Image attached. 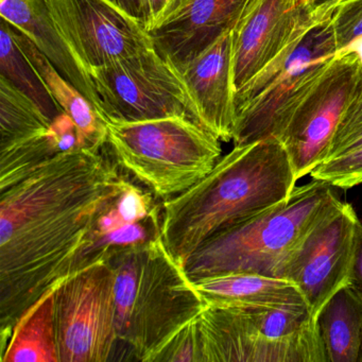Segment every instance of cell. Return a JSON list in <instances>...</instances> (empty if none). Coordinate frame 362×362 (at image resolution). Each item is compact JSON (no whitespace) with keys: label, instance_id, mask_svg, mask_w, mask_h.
Returning <instances> with one entry per match:
<instances>
[{"label":"cell","instance_id":"1","mask_svg":"<svg viewBox=\"0 0 362 362\" xmlns=\"http://www.w3.org/2000/svg\"><path fill=\"white\" fill-rule=\"evenodd\" d=\"M103 150L63 152L0 192L1 346L21 315L75 271L95 222L126 187Z\"/></svg>","mask_w":362,"mask_h":362},{"label":"cell","instance_id":"2","mask_svg":"<svg viewBox=\"0 0 362 362\" xmlns=\"http://www.w3.org/2000/svg\"><path fill=\"white\" fill-rule=\"evenodd\" d=\"M296 182L276 137L234 146L201 181L163 202V243L185 267L211 237L289 199Z\"/></svg>","mask_w":362,"mask_h":362},{"label":"cell","instance_id":"3","mask_svg":"<svg viewBox=\"0 0 362 362\" xmlns=\"http://www.w3.org/2000/svg\"><path fill=\"white\" fill-rule=\"evenodd\" d=\"M114 272L118 342L134 359L151 358L206 307L162 237L105 255Z\"/></svg>","mask_w":362,"mask_h":362},{"label":"cell","instance_id":"4","mask_svg":"<svg viewBox=\"0 0 362 362\" xmlns=\"http://www.w3.org/2000/svg\"><path fill=\"white\" fill-rule=\"evenodd\" d=\"M337 187L313 179L287 200L205 241L185 264L192 281L230 272L283 279L309 235L342 203Z\"/></svg>","mask_w":362,"mask_h":362},{"label":"cell","instance_id":"5","mask_svg":"<svg viewBox=\"0 0 362 362\" xmlns=\"http://www.w3.org/2000/svg\"><path fill=\"white\" fill-rule=\"evenodd\" d=\"M105 122L116 164L163 202L198 183L221 158V139L184 116Z\"/></svg>","mask_w":362,"mask_h":362},{"label":"cell","instance_id":"6","mask_svg":"<svg viewBox=\"0 0 362 362\" xmlns=\"http://www.w3.org/2000/svg\"><path fill=\"white\" fill-rule=\"evenodd\" d=\"M197 320L204 362H328L306 305H206Z\"/></svg>","mask_w":362,"mask_h":362},{"label":"cell","instance_id":"7","mask_svg":"<svg viewBox=\"0 0 362 362\" xmlns=\"http://www.w3.org/2000/svg\"><path fill=\"white\" fill-rule=\"evenodd\" d=\"M332 14L294 40L237 93L234 146L279 139L338 54Z\"/></svg>","mask_w":362,"mask_h":362},{"label":"cell","instance_id":"8","mask_svg":"<svg viewBox=\"0 0 362 362\" xmlns=\"http://www.w3.org/2000/svg\"><path fill=\"white\" fill-rule=\"evenodd\" d=\"M105 122L184 116L200 122L179 69L156 48L90 69Z\"/></svg>","mask_w":362,"mask_h":362},{"label":"cell","instance_id":"9","mask_svg":"<svg viewBox=\"0 0 362 362\" xmlns=\"http://www.w3.org/2000/svg\"><path fill=\"white\" fill-rule=\"evenodd\" d=\"M114 272L105 258L67 275L56 292L60 362H105L118 342Z\"/></svg>","mask_w":362,"mask_h":362},{"label":"cell","instance_id":"10","mask_svg":"<svg viewBox=\"0 0 362 362\" xmlns=\"http://www.w3.org/2000/svg\"><path fill=\"white\" fill-rule=\"evenodd\" d=\"M362 75L358 49L337 54L313 92L298 105L279 135L296 179L310 175L326 160L337 128Z\"/></svg>","mask_w":362,"mask_h":362},{"label":"cell","instance_id":"11","mask_svg":"<svg viewBox=\"0 0 362 362\" xmlns=\"http://www.w3.org/2000/svg\"><path fill=\"white\" fill-rule=\"evenodd\" d=\"M69 49L88 71L154 47L141 21L109 0H45Z\"/></svg>","mask_w":362,"mask_h":362},{"label":"cell","instance_id":"12","mask_svg":"<svg viewBox=\"0 0 362 362\" xmlns=\"http://www.w3.org/2000/svg\"><path fill=\"white\" fill-rule=\"evenodd\" d=\"M359 222L351 204L342 201L311 232L284 270L281 277L298 286L315 321L329 298L353 284L356 228Z\"/></svg>","mask_w":362,"mask_h":362},{"label":"cell","instance_id":"13","mask_svg":"<svg viewBox=\"0 0 362 362\" xmlns=\"http://www.w3.org/2000/svg\"><path fill=\"white\" fill-rule=\"evenodd\" d=\"M332 14L311 16L304 0H249L232 30L236 94L294 40Z\"/></svg>","mask_w":362,"mask_h":362},{"label":"cell","instance_id":"14","mask_svg":"<svg viewBox=\"0 0 362 362\" xmlns=\"http://www.w3.org/2000/svg\"><path fill=\"white\" fill-rule=\"evenodd\" d=\"M249 0H171L149 30L156 52L177 69L235 27Z\"/></svg>","mask_w":362,"mask_h":362},{"label":"cell","instance_id":"15","mask_svg":"<svg viewBox=\"0 0 362 362\" xmlns=\"http://www.w3.org/2000/svg\"><path fill=\"white\" fill-rule=\"evenodd\" d=\"M232 30L177 69L198 109L201 124L224 143L233 141L237 118Z\"/></svg>","mask_w":362,"mask_h":362},{"label":"cell","instance_id":"16","mask_svg":"<svg viewBox=\"0 0 362 362\" xmlns=\"http://www.w3.org/2000/svg\"><path fill=\"white\" fill-rule=\"evenodd\" d=\"M1 18L28 37L100 114V101L90 71L80 64L50 18L45 0H0Z\"/></svg>","mask_w":362,"mask_h":362},{"label":"cell","instance_id":"17","mask_svg":"<svg viewBox=\"0 0 362 362\" xmlns=\"http://www.w3.org/2000/svg\"><path fill=\"white\" fill-rule=\"evenodd\" d=\"M20 49L41 78L50 96L75 124L80 147L103 150L107 143V126L92 103L48 60L47 57L20 31L11 26Z\"/></svg>","mask_w":362,"mask_h":362},{"label":"cell","instance_id":"18","mask_svg":"<svg viewBox=\"0 0 362 362\" xmlns=\"http://www.w3.org/2000/svg\"><path fill=\"white\" fill-rule=\"evenodd\" d=\"M206 305L308 306L293 281L254 272H230L194 281Z\"/></svg>","mask_w":362,"mask_h":362},{"label":"cell","instance_id":"19","mask_svg":"<svg viewBox=\"0 0 362 362\" xmlns=\"http://www.w3.org/2000/svg\"><path fill=\"white\" fill-rule=\"evenodd\" d=\"M80 147L79 133L63 112L47 132L0 146V192L18 183L46 160Z\"/></svg>","mask_w":362,"mask_h":362},{"label":"cell","instance_id":"20","mask_svg":"<svg viewBox=\"0 0 362 362\" xmlns=\"http://www.w3.org/2000/svg\"><path fill=\"white\" fill-rule=\"evenodd\" d=\"M59 283L33 303L16 321L1 362H60L56 329V292Z\"/></svg>","mask_w":362,"mask_h":362},{"label":"cell","instance_id":"21","mask_svg":"<svg viewBox=\"0 0 362 362\" xmlns=\"http://www.w3.org/2000/svg\"><path fill=\"white\" fill-rule=\"evenodd\" d=\"M328 362H358L362 349V291L345 286L324 305L317 319Z\"/></svg>","mask_w":362,"mask_h":362},{"label":"cell","instance_id":"22","mask_svg":"<svg viewBox=\"0 0 362 362\" xmlns=\"http://www.w3.org/2000/svg\"><path fill=\"white\" fill-rule=\"evenodd\" d=\"M0 76L29 97L49 119L54 120L63 113L16 44L11 25L3 18L0 24Z\"/></svg>","mask_w":362,"mask_h":362},{"label":"cell","instance_id":"23","mask_svg":"<svg viewBox=\"0 0 362 362\" xmlns=\"http://www.w3.org/2000/svg\"><path fill=\"white\" fill-rule=\"evenodd\" d=\"M52 122L29 97L0 76V146L47 132Z\"/></svg>","mask_w":362,"mask_h":362},{"label":"cell","instance_id":"24","mask_svg":"<svg viewBox=\"0 0 362 362\" xmlns=\"http://www.w3.org/2000/svg\"><path fill=\"white\" fill-rule=\"evenodd\" d=\"M309 175L340 189H351L360 185L362 184V148L324 160Z\"/></svg>","mask_w":362,"mask_h":362},{"label":"cell","instance_id":"25","mask_svg":"<svg viewBox=\"0 0 362 362\" xmlns=\"http://www.w3.org/2000/svg\"><path fill=\"white\" fill-rule=\"evenodd\" d=\"M197 317L177 332L151 358L150 362H204L202 340Z\"/></svg>","mask_w":362,"mask_h":362},{"label":"cell","instance_id":"26","mask_svg":"<svg viewBox=\"0 0 362 362\" xmlns=\"http://www.w3.org/2000/svg\"><path fill=\"white\" fill-rule=\"evenodd\" d=\"M338 54L362 42V0H340L332 14Z\"/></svg>","mask_w":362,"mask_h":362},{"label":"cell","instance_id":"27","mask_svg":"<svg viewBox=\"0 0 362 362\" xmlns=\"http://www.w3.org/2000/svg\"><path fill=\"white\" fill-rule=\"evenodd\" d=\"M360 128H362V75L355 93H354L346 110L343 113L340 124H339L334 139H332L328 154L341 141H344L346 137L353 134L355 131L359 130Z\"/></svg>","mask_w":362,"mask_h":362},{"label":"cell","instance_id":"28","mask_svg":"<svg viewBox=\"0 0 362 362\" xmlns=\"http://www.w3.org/2000/svg\"><path fill=\"white\" fill-rule=\"evenodd\" d=\"M351 281L362 291V223L359 222L356 228L355 251H354L353 271Z\"/></svg>","mask_w":362,"mask_h":362},{"label":"cell","instance_id":"29","mask_svg":"<svg viewBox=\"0 0 362 362\" xmlns=\"http://www.w3.org/2000/svg\"><path fill=\"white\" fill-rule=\"evenodd\" d=\"M109 1L146 25L147 0H109Z\"/></svg>","mask_w":362,"mask_h":362},{"label":"cell","instance_id":"30","mask_svg":"<svg viewBox=\"0 0 362 362\" xmlns=\"http://www.w3.org/2000/svg\"><path fill=\"white\" fill-rule=\"evenodd\" d=\"M360 148H362V128L355 131L353 134L349 135L344 141H341L337 147H334L329 152L326 160L337 158V156H342V154L354 151L356 149H360Z\"/></svg>","mask_w":362,"mask_h":362},{"label":"cell","instance_id":"31","mask_svg":"<svg viewBox=\"0 0 362 362\" xmlns=\"http://www.w3.org/2000/svg\"><path fill=\"white\" fill-rule=\"evenodd\" d=\"M340 0H304L307 11L315 16H327L334 13Z\"/></svg>","mask_w":362,"mask_h":362},{"label":"cell","instance_id":"32","mask_svg":"<svg viewBox=\"0 0 362 362\" xmlns=\"http://www.w3.org/2000/svg\"><path fill=\"white\" fill-rule=\"evenodd\" d=\"M170 3L171 0H147L146 27H147L148 31L160 20V16L166 11Z\"/></svg>","mask_w":362,"mask_h":362},{"label":"cell","instance_id":"33","mask_svg":"<svg viewBox=\"0 0 362 362\" xmlns=\"http://www.w3.org/2000/svg\"><path fill=\"white\" fill-rule=\"evenodd\" d=\"M358 362H362V349L361 353H360L359 359H358Z\"/></svg>","mask_w":362,"mask_h":362}]
</instances>
